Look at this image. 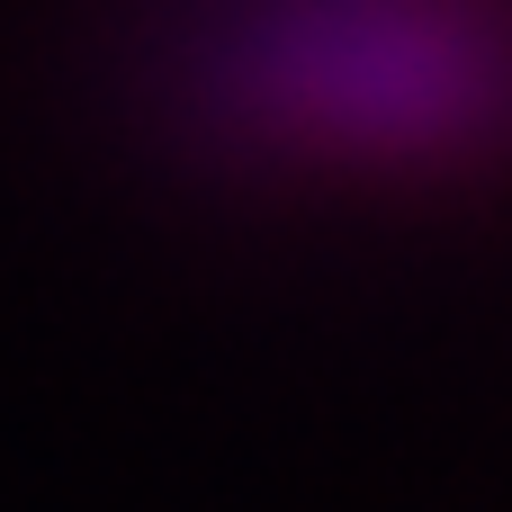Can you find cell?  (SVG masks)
<instances>
[{"mask_svg":"<svg viewBox=\"0 0 512 512\" xmlns=\"http://www.w3.org/2000/svg\"><path fill=\"white\" fill-rule=\"evenodd\" d=\"M63 126L243 252L512 243V0H45Z\"/></svg>","mask_w":512,"mask_h":512,"instance_id":"obj_1","label":"cell"}]
</instances>
